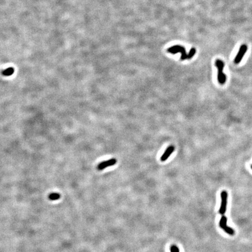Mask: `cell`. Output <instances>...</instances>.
<instances>
[{"label": "cell", "instance_id": "8992f818", "mask_svg": "<svg viewBox=\"0 0 252 252\" xmlns=\"http://www.w3.org/2000/svg\"><path fill=\"white\" fill-rule=\"evenodd\" d=\"M247 50V46L246 44H242L240 46L239 50L236 57L235 58V60H234L235 64H237L241 61V60L243 58L244 54H246Z\"/></svg>", "mask_w": 252, "mask_h": 252}, {"label": "cell", "instance_id": "ba28073f", "mask_svg": "<svg viewBox=\"0 0 252 252\" xmlns=\"http://www.w3.org/2000/svg\"><path fill=\"white\" fill-rule=\"evenodd\" d=\"M14 69L12 67L8 68L2 71V74L4 76H11L14 74Z\"/></svg>", "mask_w": 252, "mask_h": 252}, {"label": "cell", "instance_id": "7a4b0ae2", "mask_svg": "<svg viewBox=\"0 0 252 252\" xmlns=\"http://www.w3.org/2000/svg\"><path fill=\"white\" fill-rule=\"evenodd\" d=\"M167 52L171 53L172 54H175L178 53H181V57L180 60L182 61L185 60H190L189 55L186 53V51L185 48L183 46H182L180 45H175L173 46H171V47L168 48L167 50Z\"/></svg>", "mask_w": 252, "mask_h": 252}, {"label": "cell", "instance_id": "30bf717a", "mask_svg": "<svg viewBox=\"0 0 252 252\" xmlns=\"http://www.w3.org/2000/svg\"><path fill=\"white\" fill-rule=\"evenodd\" d=\"M171 252H180L179 249L176 245H172L171 247Z\"/></svg>", "mask_w": 252, "mask_h": 252}, {"label": "cell", "instance_id": "9c48e42d", "mask_svg": "<svg viewBox=\"0 0 252 252\" xmlns=\"http://www.w3.org/2000/svg\"><path fill=\"white\" fill-rule=\"evenodd\" d=\"M60 198V195L58 193H51L49 196V199L52 201L58 200Z\"/></svg>", "mask_w": 252, "mask_h": 252}, {"label": "cell", "instance_id": "3957f363", "mask_svg": "<svg viewBox=\"0 0 252 252\" xmlns=\"http://www.w3.org/2000/svg\"><path fill=\"white\" fill-rule=\"evenodd\" d=\"M221 204L219 210V212L221 215H224L226 211V205H227V199H228V193L226 191L224 190L222 192L221 194Z\"/></svg>", "mask_w": 252, "mask_h": 252}, {"label": "cell", "instance_id": "6da1fadb", "mask_svg": "<svg viewBox=\"0 0 252 252\" xmlns=\"http://www.w3.org/2000/svg\"><path fill=\"white\" fill-rule=\"evenodd\" d=\"M215 66L218 69V81L221 85H224L226 81V76L224 73L223 70L225 67L224 62L219 59H217L215 61Z\"/></svg>", "mask_w": 252, "mask_h": 252}, {"label": "cell", "instance_id": "277c9868", "mask_svg": "<svg viewBox=\"0 0 252 252\" xmlns=\"http://www.w3.org/2000/svg\"><path fill=\"white\" fill-rule=\"evenodd\" d=\"M219 226L228 234L230 235H234L235 231L234 230L227 226V218L225 216H222L219 221Z\"/></svg>", "mask_w": 252, "mask_h": 252}, {"label": "cell", "instance_id": "52a82bcc", "mask_svg": "<svg viewBox=\"0 0 252 252\" xmlns=\"http://www.w3.org/2000/svg\"><path fill=\"white\" fill-rule=\"evenodd\" d=\"M175 146L174 145H170L169 146H168L166 151H165V152L163 153V154L160 157V160L162 162H164L165 160H166L167 159V158H169L171 155L175 151Z\"/></svg>", "mask_w": 252, "mask_h": 252}, {"label": "cell", "instance_id": "8fae6325", "mask_svg": "<svg viewBox=\"0 0 252 252\" xmlns=\"http://www.w3.org/2000/svg\"><path fill=\"white\" fill-rule=\"evenodd\" d=\"M251 169H252V165L251 166Z\"/></svg>", "mask_w": 252, "mask_h": 252}, {"label": "cell", "instance_id": "5b68a950", "mask_svg": "<svg viewBox=\"0 0 252 252\" xmlns=\"http://www.w3.org/2000/svg\"><path fill=\"white\" fill-rule=\"evenodd\" d=\"M117 160L116 158H112L109 160L103 161L101 162L97 166V169L99 171H102L105 169L107 167L112 166L115 165L117 163Z\"/></svg>", "mask_w": 252, "mask_h": 252}]
</instances>
